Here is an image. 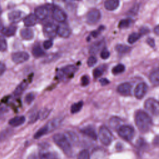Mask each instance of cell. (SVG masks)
Wrapping results in <instances>:
<instances>
[{"label":"cell","mask_w":159,"mask_h":159,"mask_svg":"<svg viewBox=\"0 0 159 159\" xmlns=\"http://www.w3.org/2000/svg\"><path fill=\"white\" fill-rule=\"evenodd\" d=\"M132 86L129 83H123L120 84L117 88V92L122 96H129L131 94Z\"/></svg>","instance_id":"5bb4252c"},{"label":"cell","mask_w":159,"mask_h":159,"mask_svg":"<svg viewBox=\"0 0 159 159\" xmlns=\"http://www.w3.org/2000/svg\"><path fill=\"white\" fill-rule=\"evenodd\" d=\"M149 32V30L147 29V28H145V27H142V28H141L140 29V34H147V33H148Z\"/></svg>","instance_id":"bcb514c9"},{"label":"cell","mask_w":159,"mask_h":159,"mask_svg":"<svg viewBox=\"0 0 159 159\" xmlns=\"http://www.w3.org/2000/svg\"><path fill=\"white\" fill-rule=\"evenodd\" d=\"M154 32L158 35L159 34V26L157 25L155 28H154Z\"/></svg>","instance_id":"7dc6e473"},{"label":"cell","mask_w":159,"mask_h":159,"mask_svg":"<svg viewBox=\"0 0 159 159\" xmlns=\"http://www.w3.org/2000/svg\"><path fill=\"white\" fill-rule=\"evenodd\" d=\"M37 19L34 14H30L24 18L23 22L26 27H29L34 26L37 22Z\"/></svg>","instance_id":"2e32d148"},{"label":"cell","mask_w":159,"mask_h":159,"mask_svg":"<svg viewBox=\"0 0 159 159\" xmlns=\"http://www.w3.org/2000/svg\"><path fill=\"white\" fill-rule=\"evenodd\" d=\"M7 42L5 38L3 36L0 35V51L1 52L6 51L7 49Z\"/></svg>","instance_id":"d6a6232c"},{"label":"cell","mask_w":159,"mask_h":159,"mask_svg":"<svg viewBox=\"0 0 159 159\" xmlns=\"http://www.w3.org/2000/svg\"><path fill=\"white\" fill-rule=\"evenodd\" d=\"M4 27H3V25H2V22L0 21V31H1V30H2V29Z\"/></svg>","instance_id":"681fc988"},{"label":"cell","mask_w":159,"mask_h":159,"mask_svg":"<svg viewBox=\"0 0 159 159\" xmlns=\"http://www.w3.org/2000/svg\"><path fill=\"white\" fill-rule=\"evenodd\" d=\"M52 17L57 22L60 23H63L66 20L67 18V16L66 13L61 10L60 8L58 7H54L53 9V12H52Z\"/></svg>","instance_id":"9c48e42d"},{"label":"cell","mask_w":159,"mask_h":159,"mask_svg":"<svg viewBox=\"0 0 159 159\" xmlns=\"http://www.w3.org/2000/svg\"><path fill=\"white\" fill-rule=\"evenodd\" d=\"M147 44L148 45H150L151 47H155V40L153 39V38H151V37H149L146 40Z\"/></svg>","instance_id":"7bdbcfd3"},{"label":"cell","mask_w":159,"mask_h":159,"mask_svg":"<svg viewBox=\"0 0 159 159\" xmlns=\"http://www.w3.org/2000/svg\"><path fill=\"white\" fill-rule=\"evenodd\" d=\"M71 30L70 28L63 23H61V24L58 25L57 27V34L60 35L63 38H67L70 35Z\"/></svg>","instance_id":"4fadbf2b"},{"label":"cell","mask_w":159,"mask_h":159,"mask_svg":"<svg viewBox=\"0 0 159 159\" xmlns=\"http://www.w3.org/2000/svg\"><path fill=\"white\" fill-rule=\"evenodd\" d=\"M55 1H61V0H55Z\"/></svg>","instance_id":"816d5d0a"},{"label":"cell","mask_w":159,"mask_h":159,"mask_svg":"<svg viewBox=\"0 0 159 159\" xmlns=\"http://www.w3.org/2000/svg\"><path fill=\"white\" fill-rule=\"evenodd\" d=\"M124 70H125V66L122 64H118L112 68V72L114 75H118L124 72Z\"/></svg>","instance_id":"4dcf8cb0"},{"label":"cell","mask_w":159,"mask_h":159,"mask_svg":"<svg viewBox=\"0 0 159 159\" xmlns=\"http://www.w3.org/2000/svg\"><path fill=\"white\" fill-rule=\"evenodd\" d=\"M101 19V13L98 9H93L86 15V21L89 24L97 23Z\"/></svg>","instance_id":"52a82bcc"},{"label":"cell","mask_w":159,"mask_h":159,"mask_svg":"<svg viewBox=\"0 0 159 159\" xmlns=\"http://www.w3.org/2000/svg\"><path fill=\"white\" fill-rule=\"evenodd\" d=\"M149 79L150 82L154 86H158L159 84V70L158 68L153 70L150 75Z\"/></svg>","instance_id":"7402d4cb"},{"label":"cell","mask_w":159,"mask_h":159,"mask_svg":"<svg viewBox=\"0 0 159 159\" xmlns=\"http://www.w3.org/2000/svg\"><path fill=\"white\" fill-rule=\"evenodd\" d=\"M49 112H50V111L48 109H44L41 112H40V113L38 114V116H39V117L41 118L42 119H43L47 117Z\"/></svg>","instance_id":"ab89813d"},{"label":"cell","mask_w":159,"mask_h":159,"mask_svg":"<svg viewBox=\"0 0 159 159\" xmlns=\"http://www.w3.org/2000/svg\"><path fill=\"white\" fill-rule=\"evenodd\" d=\"M29 58V55L25 52H17L12 54V60L17 64L22 63L27 61Z\"/></svg>","instance_id":"30bf717a"},{"label":"cell","mask_w":159,"mask_h":159,"mask_svg":"<svg viewBox=\"0 0 159 159\" xmlns=\"http://www.w3.org/2000/svg\"><path fill=\"white\" fill-rule=\"evenodd\" d=\"M17 30V27L14 25H11L8 27H3L1 30V33L6 37H11L14 35Z\"/></svg>","instance_id":"ffe728a7"},{"label":"cell","mask_w":159,"mask_h":159,"mask_svg":"<svg viewBox=\"0 0 159 159\" xmlns=\"http://www.w3.org/2000/svg\"><path fill=\"white\" fill-rule=\"evenodd\" d=\"M77 1H79V0H77Z\"/></svg>","instance_id":"db71d44e"},{"label":"cell","mask_w":159,"mask_h":159,"mask_svg":"<svg viewBox=\"0 0 159 159\" xmlns=\"http://www.w3.org/2000/svg\"><path fill=\"white\" fill-rule=\"evenodd\" d=\"M77 70V67L73 65L66 66L58 71L57 77L60 80H65L66 78H71L75 75Z\"/></svg>","instance_id":"277c9868"},{"label":"cell","mask_w":159,"mask_h":159,"mask_svg":"<svg viewBox=\"0 0 159 159\" xmlns=\"http://www.w3.org/2000/svg\"><path fill=\"white\" fill-rule=\"evenodd\" d=\"M91 35L94 37H96L98 35H99V32L98 31H94V32H93Z\"/></svg>","instance_id":"c3c4849f"},{"label":"cell","mask_w":159,"mask_h":159,"mask_svg":"<svg viewBox=\"0 0 159 159\" xmlns=\"http://www.w3.org/2000/svg\"><path fill=\"white\" fill-rule=\"evenodd\" d=\"M34 99V94L33 93H29L25 98V101L27 104H30Z\"/></svg>","instance_id":"f35d334b"},{"label":"cell","mask_w":159,"mask_h":159,"mask_svg":"<svg viewBox=\"0 0 159 159\" xmlns=\"http://www.w3.org/2000/svg\"><path fill=\"white\" fill-rule=\"evenodd\" d=\"M103 44H104L103 41H99L93 43L89 49L90 53L93 55L96 54L101 50V48L103 46Z\"/></svg>","instance_id":"cb8c5ba5"},{"label":"cell","mask_w":159,"mask_h":159,"mask_svg":"<svg viewBox=\"0 0 159 159\" xmlns=\"http://www.w3.org/2000/svg\"><path fill=\"white\" fill-rule=\"evenodd\" d=\"M6 70V66L4 64L0 62V75H2Z\"/></svg>","instance_id":"f6af8a7d"},{"label":"cell","mask_w":159,"mask_h":159,"mask_svg":"<svg viewBox=\"0 0 159 159\" xmlns=\"http://www.w3.org/2000/svg\"><path fill=\"white\" fill-rule=\"evenodd\" d=\"M52 45H53V41L52 40V39H49V40H45L43 43V48L45 50H48V49L52 47Z\"/></svg>","instance_id":"60d3db41"},{"label":"cell","mask_w":159,"mask_h":159,"mask_svg":"<svg viewBox=\"0 0 159 159\" xmlns=\"http://www.w3.org/2000/svg\"><path fill=\"white\" fill-rule=\"evenodd\" d=\"M53 140L55 143L63 151V152L68 157L72 155L73 150L68 139L63 134L57 133L53 136Z\"/></svg>","instance_id":"7a4b0ae2"},{"label":"cell","mask_w":159,"mask_h":159,"mask_svg":"<svg viewBox=\"0 0 159 159\" xmlns=\"http://www.w3.org/2000/svg\"><path fill=\"white\" fill-rule=\"evenodd\" d=\"M148 89V86L145 83H140L138 84L134 90V95L136 98L142 99L146 94Z\"/></svg>","instance_id":"8fae6325"},{"label":"cell","mask_w":159,"mask_h":159,"mask_svg":"<svg viewBox=\"0 0 159 159\" xmlns=\"http://www.w3.org/2000/svg\"><path fill=\"white\" fill-rule=\"evenodd\" d=\"M24 16V13L18 10H15L10 12L8 14V19L12 23H17L19 22Z\"/></svg>","instance_id":"9a60e30c"},{"label":"cell","mask_w":159,"mask_h":159,"mask_svg":"<svg viewBox=\"0 0 159 159\" xmlns=\"http://www.w3.org/2000/svg\"><path fill=\"white\" fill-rule=\"evenodd\" d=\"M57 27L53 23H49L46 24L43 29V32L46 37L50 39H53L57 35Z\"/></svg>","instance_id":"ba28073f"},{"label":"cell","mask_w":159,"mask_h":159,"mask_svg":"<svg viewBox=\"0 0 159 159\" xmlns=\"http://www.w3.org/2000/svg\"><path fill=\"white\" fill-rule=\"evenodd\" d=\"M99 83H101V84L102 86H105V85H107V84L109 83V81L106 78H101L99 80Z\"/></svg>","instance_id":"ee69618b"},{"label":"cell","mask_w":159,"mask_h":159,"mask_svg":"<svg viewBox=\"0 0 159 159\" xmlns=\"http://www.w3.org/2000/svg\"><path fill=\"white\" fill-rule=\"evenodd\" d=\"M28 85V81L27 80H24L22 81L16 88V89L14 91V94L16 96H20L23 91L26 89L27 86Z\"/></svg>","instance_id":"603a6c76"},{"label":"cell","mask_w":159,"mask_h":159,"mask_svg":"<svg viewBox=\"0 0 159 159\" xmlns=\"http://www.w3.org/2000/svg\"><path fill=\"white\" fill-rule=\"evenodd\" d=\"M120 121V119L119 118L117 117H114L111 118L110 120V125L112 128L118 127L117 126L119 125Z\"/></svg>","instance_id":"836d02e7"},{"label":"cell","mask_w":159,"mask_h":159,"mask_svg":"<svg viewBox=\"0 0 159 159\" xmlns=\"http://www.w3.org/2000/svg\"><path fill=\"white\" fill-rule=\"evenodd\" d=\"M97 62V59L94 56H91L88 58V61H87V65L89 67L93 66Z\"/></svg>","instance_id":"8d00e7d4"},{"label":"cell","mask_w":159,"mask_h":159,"mask_svg":"<svg viewBox=\"0 0 159 159\" xmlns=\"http://www.w3.org/2000/svg\"><path fill=\"white\" fill-rule=\"evenodd\" d=\"M98 137L101 142L106 146L110 145L112 140V133L109 129L105 126H102L99 129Z\"/></svg>","instance_id":"5b68a950"},{"label":"cell","mask_w":159,"mask_h":159,"mask_svg":"<svg viewBox=\"0 0 159 159\" xmlns=\"http://www.w3.org/2000/svg\"><path fill=\"white\" fill-rule=\"evenodd\" d=\"M135 122L137 129L142 133L148 132L151 129L153 124L150 116L142 110H139L135 112Z\"/></svg>","instance_id":"6da1fadb"},{"label":"cell","mask_w":159,"mask_h":159,"mask_svg":"<svg viewBox=\"0 0 159 159\" xmlns=\"http://www.w3.org/2000/svg\"><path fill=\"white\" fill-rule=\"evenodd\" d=\"M141 37V34L140 33L137 32H134L132 33L130 35H129L127 41L130 44H132L135 42H136Z\"/></svg>","instance_id":"f1b7e54d"},{"label":"cell","mask_w":159,"mask_h":159,"mask_svg":"<svg viewBox=\"0 0 159 159\" xmlns=\"http://www.w3.org/2000/svg\"><path fill=\"white\" fill-rule=\"evenodd\" d=\"M83 101H79L76 103L73 104L70 109V111L72 114H75L78 112L83 107Z\"/></svg>","instance_id":"4316f807"},{"label":"cell","mask_w":159,"mask_h":159,"mask_svg":"<svg viewBox=\"0 0 159 159\" xmlns=\"http://www.w3.org/2000/svg\"><path fill=\"white\" fill-rule=\"evenodd\" d=\"M132 22V19H122L119 23V27L120 29L127 28L131 25Z\"/></svg>","instance_id":"f546056e"},{"label":"cell","mask_w":159,"mask_h":159,"mask_svg":"<svg viewBox=\"0 0 159 159\" xmlns=\"http://www.w3.org/2000/svg\"><path fill=\"white\" fill-rule=\"evenodd\" d=\"M20 37L25 40H30L34 38V31L30 28L22 29L20 32Z\"/></svg>","instance_id":"ac0fdd59"},{"label":"cell","mask_w":159,"mask_h":159,"mask_svg":"<svg viewBox=\"0 0 159 159\" xmlns=\"http://www.w3.org/2000/svg\"><path fill=\"white\" fill-rule=\"evenodd\" d=\"M145 109L151 114L157 116L159 114V103L154 98L147 99L144 104Z\"/></svg>","instance_id":"8992f818"},{"label":"cell","mask_w":159,"mask_h":159,"mask_svg":"<svg viewBox=\"0 0 159 159\" xmlns=\"http://www.w3.org/2000/svg\"><path fill=\"white\" fill-rule=\"evenodd\" d=\"M81 83L82 86H86L88 85L89 83V79L88 76L86 75L83 76L81 79Z\"/></svg>","instance_id":"b9f144b4"},{"label":"cell","mask_w":159,"mask_h":159,"mask_svg":"<svg viewBox=\"0 0 159 159\" xmlns=\"http://www.w3.org/2000/svg\"><path fill=\"white\" fill-rule=\"evenodd\" d=\"M130 48L127 46V45H122V44H118L116 46V51L119 53H126L127 52H129Z\"/></svg>","instance_id":"83f0119b"},{"label":"cell","mask_w":159,"mask_h":159,"mask_svg":"<svg viewBox=\"0 0 159 159\" xmlns=\"http://www.w3.org/2000/svg\"><path fill=\"white\" fill-rule=\"evenodd\" d=\"M103 74V70L101 68H96L93 70V76L94 78H98L100 77Z\"/></svg>","instance_id":"d590c367"},{"label":"cell","mask_w":159,"mask_h":159,"mask_svg":"<svg viewBox=\"0 0 159 159\" xmlns=\"http://www.w3.org/2000/svg\"><path fill=\"white\" fill-rule=\"evenodd\" d=\"M119 0H106L104 6L108 11H114L119 7Z\"/></svg>","instance_id":"d6986e66"},{"label":"cell","mask_w":159,"mask_h":159,"mask_svg":"<svg viewBox=\"0 0 159 159\" xmlns=\"http://www.w3.org/2000/svg\"><path fill=\"white\" fill-rule=\"evenodd\" d=\"M118 135L124 140L130 141L133 139L134 135V129L130 125H120L117 129Z\"/></svg>","instance_id":"3957f363"},{"label":"cell","mask_w":159,"mask_h":159,"mask_svg":"<svg viewBox=\"0 0 159 159\" xmlns=\"http://www.w3.org/2000/svg\"><path fill=\"white\" fill-rule=\"evenodd\" d=\"M54 159H58V158H54Z\"/></svg>","instance_id":"f5cc1de1"},{"label":"cell","mask_w":159,"mask_h":159,"mask_svg":"<svg viewBox=\"0 0 159 159\" xmlns=\"http://www.w3.org/2000/svg\"><path fill=\"white\" fill-rule=\"evenodd\" d=\"M32 53L33 56L36 58L43 57L45 55L44 51L42 50V48L39 45H35L34 46L32 50Z\"/></svg>","instance_id":"d4e9b609"},{"label":"cell","mask_w":159,"mask_h":159,"mask_svg":"<svg viewBox=\"0 0 159 159\" xmlns=\"http://www.w3.org/2000/svg\"><path fill=\"white\" fill-rule=\"evenodd\" d=\"M48 13L49 8L46 6H41L35 8L34 14L37 19L43 20L48 17Z\"/></svg>","instance_id":"7c38bea8"},{"label":"cell","mask_w":159,"mask_h":159,"mask_svg":"<svg viewBox=\"0 0 159 159\" xmlns=\"http://www.w3.org/2000/svg\"><path fill=\"white\" fill-rule=\"evenodd\" d=\"M25 118L23 116H16L12 119H11L9 121V124L12 127H17L25 122Z\"/></svg>","instance_id":"44dd1931"},{"label":"cell","mask_w":159,"mask_h":159,"mask_svg":"<svg viewBox=\"0 0 159 159\" xmlns=\"http://www.w3.org/2000/svg\"><path fill=\"white\" fill-rule=\"evenodd\" d=\"M77 159H90V155L87 150H81L78 155Z\"/></svg>","instance_id":"1f68e13d"},{"label":"cell","mask_w":159,"mask_h":159,"mask_svg":"<svg viewBox=\"0 0 159 159\" xmlns=\"http://www.w3.org/2000/svg\"><path fill=\"white\" fill-rule=\"evenodd\" d=\"M100 56H101V58H102L104 60L107 59L110 56V52L106 48H104L101 51V52L100 53Z\"/></svg>","instance_id":"74e56055"},{"label":"cell","mask_w":159,"mask_h":159,"mask_svg":"<svg viewBox=\"0 0 159 159\" xmlns=\"http://www.w3.org/2000/svg\"><path fill=\"white\" fill-rule=\"evenodd\" d=\"M49 130H50V128H49V126L48 125L42 127L39 130H38L37 132L34 134V139H38L40 137H42L43 135H45L48 132Z\"/></svg>","instance_id":"484cf974"},{"label":"cell","mask_w":159,"mask_h":159,"mask_svg":"<svg viewBox=\"0 0 159 159\" xmlns=\"http://www.w3.org/2000/svg\"><path fill=\"white\" fill-rule=\"evenodd\" d=\"M81 133H83L85 135L90 137L93 140L97 139V137H98L97 134L96 133L95 129L93 127H91V126L85 127L81 130Z\"/></svg>","instance_id":"e0dca14e"},{"label":"cell","mask_w":159,"mask_h":159,"mask_svg":"<svg viewBox=\"0 0 159 159\" xmlns=\"http://www.w3.org/2000/svg\"><path fill=\"white\" fill-rule=\"evenodd\" d=\"M40 159H54L56 158L55 155L50 152L43 153L40 155Z\"/></svg>","instance_id":"e575fe53"},{"label":"cell","mask_w":159,"mask_h":159,"mask_svg":"<svg viewBox=\"0 0 159 159\" xmlns=\"http://www.w3.org/2000/svg\"><path fill=\"white\" fill-rule=\"evenodd\" d=\"M1 13H2V9H1V7L0 6V15L1 14Z\"/></svg>","instance_id":"f907efd6"}]
</instances>
